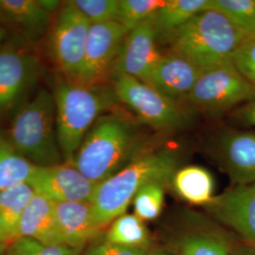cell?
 I'll use <instances>...</instances> for the list:
<instances>
[{
    "label": "cell",
    "mask_w": 255,
    "mask_h": 255,
    "mask_svg": "<svg viewBox=\"0 0 255 255\" xmlns=\"http://www.w3.org/2000/svg\"><path fill=\"white\" fill-rule=\"evenodd\" d=\"M137 121L120 113L102 115L69 164L96 183L105 181L149 149Z\"/></svg>",
    "instance_id": "cell-1"
},
{
    "label": "cell",
    "mask_w": 255,
    "mask_h": 255,
    "mask_svg": "<svg viewBox=\"0 0 255 255\" xmlns=\"http://www.w3.org/2000/svg\"><path fill=\"white\" fill-rule=\"evenodd\" d=\"M179 158L173 150H148L118 173L98 183L91 201L97 223L107 229L121 215L127 213L138 191L150 182L170 184L178 169Z\"/></svg>",
    "instance_id": "cell-2"
},
{
    "label": "cell",
    "mask_w": 255,
    "mask_h": 255,
    "mask_svg": "<svg viewBox=\"0 0 255 255\" xmlns=\"http://www.w3.org/2000/svg\"><path fill=\"white\" fill-rule=\"evenodd\" d=\"M233 62L239 72L255 86V37L247 39L241 45Z\"/></svg>",
    "instance_id": "cell-30"
},
{
    "label": "cell",
    "mask_w": 255,
    "mask_h": 255,
    "mask_svg": "<svg viewBox=\"0 0 255 255\" xmlns=\"http://www.w3.org/2000/svg\"><path fill=\"white\" fill-rule=\"evenodd\" d=\"M4 36H5V30H4L3 27L0 26V46H1V43H2V41L4 39Z\"/></svg>",
    "instance_id": "cell-36"
},
{
    "label": "cell",
    "mask_w": 255,
    "mask_h": 255,
    "mask_svg": "<svg viewBox=\"0 0 255 255\" xmlns=\"http://www.w3.org/2000/svg\"><path fill=\"white\" fill-rule=\"evenodd\" d=\"M128 34L118 21L91 25L82 72L77 83L98 85L112 76L116 61Z\"/></svg>",
    "instance_id": "cell-9"
},
{
    "label": "cell",
    "mask_w": 255,
    "mask_h": 255,
    "mask_svg": "<svg viewBox=\"0 0 255 255\" xmlns=\"http://www.w3.org/2000/svg\"><path fill=\"white\" fill-rule=\"evenodd\" d=\"M71 2L91 25L118 21L119 18L120 0H73Z\"/></svg>",
    "instance_id": "cell-28"
},
{
    "label": "cell",
    "mask_w": 255,
    "mask_h": 255,
    "mask_svg": "<svg viewBox=\"0 0 255 255\" xmlns=\"http://www.w3.org/2000/svg\"><path fill=\"white\" fill-rule=\"evenodd\" d=\"M34 195L27 184H20L0 192V243L7 247L18 238L20 220Z\"/></svg>",
    "instance_id": "cell-21"
},
{
    "label": "cell",
    "mask_w": 255,
    "mask_h": 255,
    "mask_svg": "<svg viewBox=\"0 0 255 255\" xmlns=\"http://www.w3.org/2000/svg\"><path fill=\"white\" fill-rule=\"evenodd\" d=\"M58 143L64 163H70L92 126L119 101L112 86L60 81L53 93Z\"/></svg>",
    "instance_id": "cell-3"
},
{
    "label": "cell",
    "mask_w": 255,
    "mask_h": 255,
    "mask_svg": "<svg viewBox=\"0 0 255 255\" xmlns=\"http://www.w3.org/2000/svg\"><path fill=\"white\" fill-rule=\"evenodd\" d=\"M4 19H5V17H4V14H3L2 10L0 9V22H1V21H3Z\"/></svg>",
    "instance_id": "cell-38"
},
{
    "label": "cell",
    "mask_w": 255,
    "mask_h": 255,
    "mask_svg": "<svg viewBox=\"0 0 255 255\" xmlns=\"http://www.w3.org/2000/svg\"><path fill=\"white\" fill-rule=\"evenodd\" d=\"M0 9L6 20L15 23L29 35L44 34L51 22V14L39 0H0Z\"/></svg>",
    "instance_id": "cell-22"
},
{
    "label": "cell",
    "mask_w": 255,
    "mask_h": 255,
    "mask_svg": "<svg viewBox=\"0 0 255 255\" xmlns=\"http://www.w3.org/2000/svg\"><path fill=\"white\" fill-rule=\"evenodd\" d=\"M54 209L64 245L84 249L106 231L94 218L91 202H54Z\"/></svg>",
    "instance_id": "cell-16"
},
{
    "label": "cell",
    "mask_w": 255,
    "mask_h": 255,
    "mask_svg": "<svg viewBox=\"0 0 255 255\" xmlns=\"http://www.w3.org/2000/svg\"><path fill=\"white\" fill-rule=\"evenodd\" d=\"M214 154L234 185L255 182V131L229 130L220 134Z\"/></svg>",
    "instance_id": "cell-14"
},
{
    "label": "cell",
    "mask_w": 255,
    "mask_h": 255,
    "mask_svg": "<svg viewBox=\"0 0 255 255\" xmlns=\"http://www.w3.org/2000/svg\"><path fill=\"white\" fill-rule=\"evenodd\" d=\"M40 72V63L35 55L18 48L0 51V116L13 109Z\"/></svg>",
    "instance_id": "cell-13"
},
{
    "label": "cell",
    "mask_w": 255,
    "mask_h": 255,
    "mask_svg": "<svg viewBox=\"0 0 255 255\" xmlns=\"http://www.w3.org/2000/svg\"><path fill=\"white\" fill-rule=\"evenodd\" d=\"M34 167L35 164L3 141L0 144V192L27 183Z\"/></svg>",
    "instance_id": "cell-24"
},
{
    "label": "cell",
    "mask_w": 255,
    "mask_h": 255,
    "mask_svg": "<svg viewBox=\"0 0 255 255\" xmlns=\"http://www.w3.org/2000/svg\"><path fill=\"white\" fill-rule=\"evenodd\" d=\"M2 142H3V140H2V139H1V137H0V144H1Z\"/></svg>",
    "instance_id": "cell-39"
},
{
    "label": "cell",
    "mask_w": 255,
    "mask_h": 255,
    "mask_svg": "<svg viewBox=\"0 0 255 255\" xmlns=\"http://www.w3.org/2000/svg\"><path fill=\"white\" fill-rule=\"evenodd\" d=\"M27 184L52 202H91L98 183L92 182L69 163L35 165Z\"/></svg>",
    "instance_id": "cell-10"
},
{
    "label": "cell",
    "mask_w": 255,
    "mask_h": 255,
    "mask_svg": "<svg viewBox=\"0 0 255 255\" xmlns=\"http://www.w3.org/2000/svg\"><path fill=\"white\" fill-rule=\"evenodd\" d=\"M231 255H255V248L248 245L234 248Z\"/></svg>",
    "instance_id": "cell-34"
},
{
    "label": "cell",
    "mask_w": 255,
    "mask_h": 255,
    "mask_svg": "<svg viewBox=\"0 0 255 255\" xmlns=\"http://www.w3.org/2000/svg\"><path fill=\"white\" fill-rule=\"evenodd\" d=\"M186 228L170 238L168 251L174 255H231L234 247L228 236L198 216Z\"/></svg>",
    "instance_id": "cell-17"
},
{
    "label": "cell",
    "mask_w": 255,
    "mask_h": 255,
    "mask_svg": "<svg viewBox=\"0 0 255 255\" xmlns=\"http://www.w3.org/2000/svg\"><path fill=\"white\" fill-rule=\"evenodd\" d=\"M165 185L164 182H154L142 187L131 202L133 214L143 221L159 218L164 208Z\"/></svg>",
    "instance_id": "cell-26"
},
{
    "label": "cell",
    "mask_w": 255,
    "mask_h": 255,
    "mask_svg": "<svg viewBox=\"0 0 255 255\" xmlns=\"http://www.w3.org/2000/svg\"><path fill=\"white\" fill-rule=\"evenodd\" d=\"M6 253V246L0 243V255H5Z\"/></svg>",
    "instance_id": "cell-37"
},
{
    "label": "cell",
    "mask_w": 255,
    "mask_h": 255,
    "mask_svg": "<svg viewBox=\"0 0 255 255\" xmlns=\"http://www.w3.org/2000/svg\"><path fill=\"white\" fill-rule=\"evenodd\" d=\"M145 255H174L170 253L168 250H163V249H157V248H151Z\"/></svg>",
    "instance_id": "cell-35"
},
{
    "label": "cell",
    "mask_w": 255,
    "mask_h": 255,
    "mask_svg": "<svg viewBox=\"0 0 255 255\" xmlns=\"http://www.w3.org/2000/svg\"><path fill=\"white\" fill-rule=\"evenodd\" d=\"M83 250L66 245L47 246L29 238L19 237L6 247L5 255H81Z\"/></svg>",
    "instance_id": "cell-29"
},
{
    "label": "cell",
    "mask_w": 255,
    "mask_h": 255,
    "mask_svg": "<svg viewBox=\"0 0 255 255\" xmlns=\"http://www.w3.org/2000/svg\"><path fill=\"white\" fill-rule=\"evenodd\" d=\"M202 72L189 60L168 51L162 55L146 83L167 98L184 103Z\"/></svg>",
    "instance_id": "cell-15"
},
{
    "label": "cell",
    "mask_w": 255,
    "mask_h": 255,
    "mask_svg": "<svg viewBox=\"0 0 255 255\" xmlns=\"http://www.w3.org/2000/svg\"><path fill=\"white\" fill-rule=\"evenodd\" d=\"M205 208L219 222L255 248V182L237 184L216 195Z\"/></svg>",
    "instance_id": "cell-11"
},
{
    "label": "cell",
    "mask_w": 255,
    "mask_h": 255,
    "mask_svg": "<svg viewBox=\"0 0 255 255\" xmlns=\"http://www.w3.org/2000/svg\"><path fill=\"white\" fill-rule=\"evenodd\" d=\"M91 23L68 1L60 9L49 39L52 59L65 80L77 82L82 72Z\"/></svg>",
    "instance_id": "cell-8"
},
{
    "label": "cell",
    "mask_w": 255,
    "mask_h": 255,
    "mask_svg": "<svg viewBox=\"0 0 255 255\" xmlns=\"http://www.w3.org/2000/svg\"><path fill=\"white\" fill-rule=\"evenodd\" d=\"M9 134V145L30 163L39 166L64 163L57 136L53 93L41 89L21 105Z\"/></svg>",
    "instance_id": "cell-5"
},
{
    "label": "cell",
    "mask_w": 255,
    "mask_h": 255,
    "mask_svg": "<svg viewBox=\"0 0 255 255\" xmlns=\"http://www.w3.org/2000/svg\"><path fill=\"white\" fill-rule=\"evenodd\" d=\"M247 39L222 13L206 9L181 27L167 44L170 52L184 57L204 71L232 62Z\"/></svg>",
    "instance_id": "cell-4"
},
{
    "label": "cell",
    "mask_w": 255,
    "mask_h": 255,
    "mask_svg": "<svg viewBox=\"0 0 255 255\" xmlns=\"http://www.w3.org/2000/svg\"><path fill=\"white\" fill-rule=\"evenodd\" d=\"M208 3L209 0H165L152 16L159 44H167L181 27L207 9Z\"/></svg>",
    "instance_id": "cell-20"
},
{
    "label": "cell",
    "mask_w": 255,
    "mask_h": 255,
    "mask_svg": "<svg viewBox=\"0 0 255 255\" xmlns=\"http://www.w3.org/2000/svg\"><path fill=\"white\" fill-rule=\"evenodd\" d=\"M19 237L44 245H64L55 216L54 202L35 194L27 203L20 220Z\"/></svg>",
    "instance_id": "cell-18"
},
{
    "label": "cell",
    "mask_w": 255,
    "mask_h": 255,
    "mask_svg": "<svg viewBox=\"0 0 255 255\" xmlns=\"http://www.w3.org/2000/svg\"><path fill=\"white\" fill-rule=\"evenodd\" d=\"M255 99V85L232 61L204 70L184 103L212 117H219Z\"/></svg>",
    "instance_id": "cell-7"
},
{
    "label": "cell",
    "mask_w": 255,
    "mask_h": 255,
    "mask_svg": "<svg viewBox=\"0 0 255 255\" xmlns=\"http://www.w3.org/2000/svg\"><path fill=\"white\" fill-rule=\"evenodd\" d=\"M164 3L165 0H120L118 22L129 32L150 18Z\"/></svg>",
    "instance_id": "cell-27"
},
{
    "label": "cell",
    "mask_w": 255,
    "mask_h": 255,
    "mask_svg": "<svg viewBox=\"0 0 255 255\" xmlns=\"http://www.w3.org/2000/svg\"><path fill=\"white\" fill-rule=\"evenodd\" d=\"M170 184L175 193L193 205L206 206L214 199L215 180L209 170L200 165H187L178 168Z\"/></svg>",
    "instance_id": "cell-19"
},
{
    "label": "cell",
    "mask_w": 255,
    "mask_h": 255,
    "mask_svg": "<svg viewBox=\"0 0 255 255\" xmlns=\"http://www.w3.org/2000/svg\"><path fill=\"white\" fill-rule=\"evenodd\" d=\"M102 237L118 246L136 249L153 247V239L145 221L134 214L125 213L117 218L107 227Z\"/></svg>",
    "instance_id": "cell-23"
},
{
    "label": "cell",
    "mask_w": 255,
    "mask_h": 255,
    "mask_svg": "<svg viewBox=\"0 0 255 255\" xmlns=\"http://www.w3.org/2000/svg\"><path fill=\"white\" fill-rule=\"evenodd\" d=\"M207 9L222 13L248 38L255 37V0H209Z\"/></svg>",
    "instance_id": "cell-25"
},
{
    "label": "cell",
    "mask_w": 255,
    "mask_h": 255,
    "mask_svg": "<svg viewBox=\"0 0 255 255\" xmlns=\"http://www.w3.org/2000/svg\"><path fill=\"white\" fill-rule=\"evenodd\" d=\"M113 88L119 102L131 110L141 123L157 130L176 131L191 123L189 109L146 82L119 74L113 77Z\"/></svg>",
    "instance_id": "cell-6"
},
{
    "label": "cell",
    "mask_w": 255,
    "mask_h": 255,
    "mask_svg": "<svg viewBox=\"0 0 255 255\" xmlns=\"http://www.w3.org/2000/svg\"><path fill=\"white\" fill-rule=\"evenodd\" d=\"M152 16L128 32L114 66L112 78L122 74L147 82L163 55L158 48L159 42Z\"/></svg>",
    "instance_id": "cell-12"
},
{
    "label": "cell",
    "mask_w": 255,
    "mask_h": 255,
    "mask_svg": "<svg viewBox=\"0 0 255 255\" xmlns=\"http://www.w3.org/2000/svg\"><path fill=\"white\" fill-rule=\"evenodd\" d=\"M235 117L243 125L255 128V99L239 107Z\"/></svg>",
    "instance_id": "cell-32"
},
{
    "label": "cell",
    "mask_w": 255,
    "mask_h": 255,
    "mask_svg": "<svg viewBox=\"0 0 255 255\" xmlns=\"http://www.w3.org/2000/svg\"><path fill=\"white\" fill-rule=\"evenodd\" d=\"M150 249L118 246L107 242L101 237L84 248L81 255H145Z\"/></svg>",
    "instance_id": "cell-31"
},
{
    "label": "cell",
    "mask_w": 255,
    "mask_h": 255,
    "mask_svg": "<svg viewBox=\"0 0 255 255\" xmlns=\"http://www.w3.org/2000/svg\"><path fill=\"white\" fill-rule=\"evenodd\" d=\"M39 3L42 5V7L48 11L50 14L57 10L61 6V2L57 0H39Z\"/></svg>",
    "instance_id": "cell-33"
}]
</instances>
